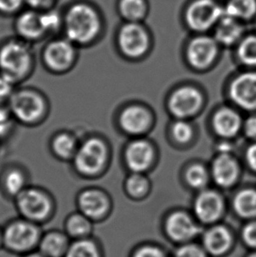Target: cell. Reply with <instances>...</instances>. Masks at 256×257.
I'll list each match as a JSON object with an SVG mask.
<instances>
[{
	"label": "cell",
	"mask_w": 256,
	"mask_h": 257,
	"mask_svg": "<svg viewBox=\"0 0 256 257\" xmlns=\"http://www.w3.org/2000/svg\"><path fill=\"white\" fill-rule=\"evenodd\" d=\"M25 5V0H0V14L5 16H16L23 10Z\"/></svg>",
	"instance_id": "38"
},
{
	"label": "cell",
	"mask_w": 256,
	"mask_h": 257,
	"mask_svg": "<svg viewBox=\"0 0 256 257\" xmlns=\"http://www.w3.org/2000/svg\"><path fill=\"white\" fill-rule=\"evenodd\" d=\"M232 101L245 110H256V72L239 75L230 86Z\"/></svg>",
	"instance_id": "13"
},
{
	"label": "cell",
	"mask_w": 256,
	"mask_h": 257,
	"mask_svg": "<svg viewBox=\"0 0 256 257\" xmlns=\"http://www.w3.org/2000/svg\"><path fill=\"white\" fill-rule=\"evenodd\" d=\"M164 231L167 238L177 246L193 242L203 233L192 217L184 212L170 214L164 224Z\"/></svg>",
	"instance_id": "7"
},
{
	"label": "cell",
	"mask_w": 256,
	"mask_h": 257,
	"mask_svg": "<svg viewBox=\"0 0 256 257\" xmlns=\"http://www.w3.org/2000/svg\"><path fill=\"white\" fill-rule=\"evenodd\" d=\"M239 59L248 66H256V37L245 39L238 49Z\"/></svg>",
	"instance_id": "31"
},
{
	"label": "cell",
	"mask_w": 256,
	"mask_h": 257,
	"mask_svg": "<svg viewBox=\"0 0 256 257\" xmlns=\"http://www.w3.org/2000/svg\"><path fill=\"white\" fill-rule=\"evenodd\" d=\"M201 246L210 257H225L233 250L235 240L227 226L213 224L200 235Z\"/></svg>",
	"instance_id": "9"
},
{
	"label": "cell",
	"mask_w": 256,
	"mask_h": 257,
	"mask_svg": "<svg viewBox=\"0 0 256 257\" xmlns=\"http://www.w3.org/2000/svg\"><path fill=\"white\" fill-rule=\"evenodd\" d=\"M64 257H105L100 240L91 236L72 240Z\"/></svg>",
	"instance_id": "24"
},
{
	"label": "cell",
	"mask_w": 256,
	"mask_h": 257,
	"mask_svg": "<svg viewBox=\"0 0 256 257\" xmlns=\"http://www.w3.org/2000/svg\"><path fill=\"white\" fill-rule=\"evenodd\" d=\"M129 257H171V255L159 245L144 243L132 249Z\"/></svg>",
	"instance_id": "33"
},
{
	"label": "cell",
	"mask_w": 256,
	"mask_h": 257,
	"mask_svg": "<svg viewBox=\"0 0 256 257\" xmlns=\"http://www.w3.org/2000/svg\"><path fill=\"white\" fill-rule=\"evenodd\" d=\"M240 238L248 250H256V219L249 220L243 226Z\"/></svg>",
	"instance_id": "35"
},
{
	"label": "cell",
	"mask_w": 256,
	"mask_h": 257,
	"mask_svg": "<svg viewBox=\"0 0 256 257\" xmlns=\"http://www.w3.org/2000/svg\"><path fill=\"white\" fill-rule=\"evenodd\" d=\"M13 125V114L10 109L0 106V138L7 136Z\"/></svg>",
	"instance_id": "40"
},
{
	"label": "cell",
	"mask_w": 256,
	"mask_h": 257,
	"mask_svg": "<svg viewBox=\"0 0 256 257\" xmlns=\"http://www.w3.org/2000/svg\"><path fill=\"white\" fill-rule=\"evenodd\" d=\"M57 0H25L28 8L34 10L47 11L55 8Z\"/></svg>",
	"instance_id": "41"
},
{
	"label": "cell",
	"mask_w": 256,
	"mask_h": 257,
	"mask_svg": "<svg viewBox=\"0 0 256 257\" xmlns=\"http://www.w3.org/2000/svg\"><path fill=\"white\" fill-rule=\"evenodd\" d=\"M224 9L212 0H197L191 4L186 13V21L197 31H204L221 20Z\"/></svg>",
	"instance_id": "10"
},
{
	"label": "cell",
	"mask_w": 256,
	"mask_h": 257,
	"mask_svg": "<svg viewBox=\"0 0 256 257\" xmlns=\"http://www.w3.org/2000/svg\"><path fill=\"white\" fill-rule=\"evenodd\" d=\"M3 185L8 194L16 198L27 188V178L21 170L12 169L5 174Z\"/></svg>",
	"instance_id": "29"
},
{
	"label": "cell",
	"mask_w": 256,
	"mask_h": 257,
	"mask_svg": "<svg viewBox=\"0 0 256 257\" xmlns=\"http://www.w3.org/2000/svg\"><path fill=\"white\" fill-rule=\"evenodd\" d=\"M256 13V0H230L224 15L234 19H249Z\"/></svg>",
	"instance_id": "28"
},
{
	"label": "cell",
	"mask_w": 256,
	"mask_h": 257,
	"mask_svg": "<svg viewBox=\"0 0 256 257\" xmlns=\"http://www.w3.org/2000/svg\"><path fill=\"white\" fill-rule=\"evenodd\" d=\"M153 158V150L145 141H135L125 151V161L128 167L135 172L145 171Z\"/></svg>",
	"instance_id": "20"
},
{
	"label": "cell",
	"mask_w": 256,
	"mask_h": 257,
	"mask_svg": "<svg viewBox=\"0 0 256 257\" xmlns=\"http://www.w3.org/2000/svg\"><path fill=\"white\" fill-rule=\"evenodd\" d=\"M63 231L71 240H81L93 236L94 222L79 211L66 218Z\"/></svg>",
	"instance_id": "21"
},
{
	"label": "cell",
	"mask_w": 256,
	"mask_h": 257,
	"mask_svg": "<svg viewBox=\"0 0 256 257\" xmlns=\"http://www.w3.org/2000/svg\"><path fill=\"white\" fill-rule=\"evenodd\" d=\"M63 18L65 37L76 46L89 45L100 34V15L88 2L77 1L71 4Z\"/></svg>",
	"instance_id": "1"
},
{
	"label": "cell",
	"mask_w": 256,
	"mask_h": 257,
	"mask_svg": "<svg viewBox=\"0 0 256 257\" xmlns=\"http://www.w3.org/2000/svg\"><path fill=\"white\" fill-rule=\"evenodd\" d=\"M245 257H256V250L249 251V252H248V254H246Z\"/></svg>",
	"instance_id": "46"
},
{
	"label": "cell",
	"mask_w": 256,
	"mask_h": 257,
	"mask_svg": "<svg viewBox=\"0 0 256 257\" xmlns=\"http://www.w3.org/2000/svg\"><path fill=\"white\" fill-rule=\"evenodd\" d=\"M78 211L94 223L101 221L107 215L110 202L107 196L97 189H86L77 198Z\"/></svg>",
	"instance_id": "12"
},
{
	"label": "cell",
	"mask_w": 256,
	"mask_h": 257,
	"mask_svg": "<svg viewBox=\"0 0 256 257\" xmlns=\"http://www.w3.org/2000/svg\"><path fill=\"white\" fill-rule=\"evenodd\" d=\"M4 250L3 227L0 226V251Z\"/></svg>",
	"instance_id": "45"
},
{
	"label": "cell",
	"mask_w": 256,
	"mask_h": 257,
	"mask_svg": "<svg viewBox=\"0 0 256 257\" xmlns=\"http://www.w3.org/2000/svg\"><path fill=\"white\" fill-rule=\"evenodd\" d=\"M51 146L56 157L63 160L73 159L79 147L76 137L69 133H60L56 135L53 138Z\"/></svg>",
	"instance_id": "27"
},
{
	"label": "cell",
	"mask_w": 256,
	"mask_h": 257,
	"mask_svg": "<svg viewBox=\"0 0 256 257\" xmlns=\"http://www.w3.org/2000/svg\"><path fill=\"white\" fill-rule=\"evenodd\" d=\"M241 126L239 115L230 108H223L216 112L213 118V127L218 136L225 138L238 134Z\"/></svg>",
	"instance_id": "22"
},
{
	"label": "cell",
	"mask_w": 256,
	"mask_h": 257,
	"mask_svg": "<svg viewBox=\"0 0 256 257\" xmlns=\"http://www.w3.org/2000/svg\"><path fill=\"white\" fill-rule=\"evenodd\" d=\"M43 230L42 226L19 218L3 226L4 250L20 257L37 250Z\"/></svg>",
	"instance_id": "2"
},
{
	"label": "cell",
	"mask_w": 256,
	"mask_h": 257,
	"mask_svg": "<svg viewBox=\"0 0 256 257\" xmlns=\"http://www.w3.org/2000/svg\"><path fill=\"white\" fill-rule=\"evenodd\" d=\"M217 54V43L210 37H198L193 40L188 47L189 62L197 68L210 65Z\"/></svg>",
	"instance_id": "18"
},
{
	"label": "cell",
	"mask_w": 256,
	"mask_h": 257,
	"mask_svg": "<svg viewBox=\"0 0 256 257\" xmlns=\"http://www.w3.org/2000/svg\"><path fill=\"white\" fill-rule=\"evenodd\" d=\"M242 31L236 19L224 15L216 30V40L224 45H232L239 40Z\"/></svg>",
	"instance_id": "25"
},
{
	"label": "cell",
	"mask_w": 256,
	"mask_h": 257,
	"mask_svg": "<svg viewBox=\"0 0 256 257\" xmlns=\"http://www.w3.org/2000/svg\"><path fill=\"white\" fill-rule=\"evenodd\" d=\"M34 63V56L28 42L13 39L0 47V72L7 74L14 80L26 77Z\"/></svg>",
	"instance_id": "3"
},
{
	"label": "cell",
	"mask_w": 256,
	"mask_h": 257,
	"mask_svg": "<svg viewBox=\"0 0 256 257\" xmlns=\"http://www.w3.org/2000/svg\"><path fill=\"white\" fill-rule=\"evenodd\" d=\"M107 160V148L102 140L90 137L79 145L73 158L76 171L84 176H93L102 171Z\"/></svg>",
	"instance_id": "6"
},
{
	"label": "cell",
	"mask_w": 256,
	"mask_h": 257,
	"mask_svg": "<svg viewBox=\"0 0 256 257\" xmlns=\"http://www.w3.org/2000/svg\"><path fill=\"white\" fill-rule=\"evenodd\" d=\"M233 209L242 219H256V191H239L233 199Z\"/></svg>",
	"instance_id": "26"
},
{
	"label": "cell",
	"mask_w": 256,
	"mask_h": 257,
	"mask_svg": "<svg viewBox=\"0 0 256 257\" xmlns=\"http://www.w3.org/2000/svg\"><path fill=\"white\" fill-rule=\"evenodd\" d=\"M16 206L21 217L42 226L54 213L52 199L37 188H26L16 197Z\"/></svg>",
	"instance_id": "4"
},
{
	"label": "cell",
	"mask_w": 256,
	"mask_h": 257,
	"mask_svg": "<svg viewBox=\"0 0 256 257\" xmlns=\"http://www.w3.org/2000/svg\"><path fill=\"white\" fill-rule=\"evenodd\" d=\"M186 181L191 187L203 189L208 182V174L202 165L195 164L188 169L186 172Z\"/></svg>",
	"instance_id": "32"
},
{
	"label": "cell",
	"mask_w": 256,
	"mask_h": 257,
	"mask_svg": "<svg viewBox=\"0 0 256 257\" xmlns=\"http://www.w3.org/2000/svg\"><path fill=\"white\" fill-rule=\"evenodd\" d=\"M20 257H47L44 255V254H42V253H40L38 250L34 251V252H31V253H29V254H24V255H21Z\"/></svg>",
	"instance_id": "44"
},
{
	"label": "cell",
	"mask_w": 256,
	"mask_h": 257,
	"mask_svg": "<svg viewBox=\"0 0 256 257\" xmlns=\"http://www.w3.org/2000/svg\"><path fill=\"white\" fill-rule=\"evenodd\" d=\"M245 132L247 137L256 140V116H253L246 120Z\"/></svg>",
	"instance_id": "42"
},
{
	"label": "cell",
	"mask_w": 256,
	"mask_h": 257,
	"mask_svg": "<svg viewBox=\"0 0 256 257\" xmlns=\"http://www.w3.org/2000/svg\"><path fill=\"white\" fill-rule=\"evenodd\" d=\"M71 241L63 230L43 231L37 250L47 257H64Z\"/></svg>",
	"instance_id": "17"
},
{
	"label": "cell",
	"mask_w": 256,
	"mask_h": 257,
	"mask_svg": "<svg viewBox=\"0 0 256 257\" xmlns=\"http://www.w3.org/2000/svg\"><path fill=\"white\" fill-rule=\"evenodd\" d=\"M9 99L12 114L21 123L35 124L45 115V99L36 91L20 90L14 92Z\"/></svg>",
	"instance_id": "5"
},
{
	"label": "cell",
	"mask_w": 256,
	"mask_h": 257,
	"mask_svg": "<svg viewBox=\"0 0 256 257\" xmlns=\"http://www.w3.org/2000/svg\"><path fill=\"white\" fill-rule=\"evenodd\" d=\"M118 45L129 57L142 56L149 46V38L144 29L134 22L126 24L118 33Z\"/></svg>",
	"instance_id": "14"
},
{
	"label": "cell",
	"mask_w": 256,
	"mask_h": 257,
	"mask_svg": "<svg viewBox=\"0 0 256 257\" xmlns=\"http://www.w3.org/2000/svg\"><path fill=\"white\" fill-rule=\"evenodd\" d=\"M76 59V46L66 37L54 39L43 50V62L54 72L69 70Z\"/></svg>",
	"instance_id": "8"
},
{
	"label": "cell",
	"mask_w": 256,
	"mask_h": 257,
	"mask_svg": "<svg viewBox=\"0 0 256 257\" xmlns=\"http://www.w3.org/2000/svg\"><path fill=\"white\" fill-rule=\"evenodd\" d=\"M202 97L199 91L193 87L178 89L170 97V109L174 115L185 118L194 114L200 107Z\"/></svg>",
	"instance_id": "16"
},
{
	"label": "cell",
	"mask_w": 256,
	"mask_h": 257,
	"mask_svg": "<svg viewBox=\"0 0 256 257\" xmlns=\"http://www.w3.org/2000/svg\"><path fill=\"white\" fill-rule=\"evenodd\" d=\"M14 29L20 39L27 42H38L48 35L42 11L31 8L24 9L16 15Z\"/></svg>",
	"instance_id": "11"
},
{
	"label": "cell",
	"mask_w": 256,
	"mask_h": 257,
	"mask_svg": "<svg viewBox=\"0 0 256 257\" xmlns=\"http://www.w3.org/2000/svg\"><path fill=\"white\" fill-rule=\"evenodd\" d=\"M211 171L215 182L221 187L231 186L239 173L236 161L228 154H220L215 159Z\"/></svg>",
	"instance_id": "19"
},
{
	"label": "cell",
	"mask_w": 256,
	"mask_h": 257,
	"mask_svg": "<svg viewBox=\"0 0 256 257\" xmlns=\"http://www.w3.org/2000/svg\"><path fill=\"white\" fill-rule=\"evenodd\" d=\"M148 187V182L144 177L139 174H134L128 177L126 189L133 196H139L145 192Z\"/></svg>",
	"instance_id": "36"
},
{
	"label": "cell",
	"mask_w": 256,
	"mask_h": 257,
	"mask_svg": "<svg viewBox=\"0 0 256 257\" xmlns=\"http://www.w3.org/2000/svg\"><path fill=\"white\" fill-rule=\"evenodd\" d=\"M171 257H210L201 244L196 242L183 244L177 246Z\"/></svg>",
	"instance_id": "34"
},
{
	"label": "cell",
	"mask_w": 256,
	"mask_h": 257,
	"mask_svg": "<svg viewBox=\"0 0 256 257\" xmlns=\"http://www.w3.org/2000/svg\"><path fill=\"white\" fill-rule=\"evenodd\" d=\"M246 161L251 169L256 171V143L247 149L246 154Z\"/></svg>",
	"instance_id": "43"
},
{
	"label": "cell",
	"mask_w": 256,
	"mask_h": 257,
	"mask_svg": "<svg viewBox=\"0 0 256 257\" xmlns=\"http://www.w3.org/2000/svg\"><path fill=\"white\" fill-rule=\"evenodd\" d=\"M224 204L221 197L213 191H203L194 203V212L199 222L213 225L221 218Z\"/></svg>",
	"instance_id": "15"
},
{
	"label": "cell",
	"mask_w": 256,
	"mask_h": 257,
	"mask_svg": "<svg viewBox=\"0 0 256 257\" xmlns=\"http://www.w3.org/2000/svg\"><path fill=\"white\" fill-rule=\"evenodd\" d=\"M149 115L140 106H130L120 115V125L125 132L137 135L144 132L149 125Z\"/></svg>",
	"instance_id": "23"
},
{
	"label": "cell",
	"mask_w": 256,
	"mask_h": 257,
	"mask_svg": "<svg viewBox=\"0 0 256 257\" xmlns=\"http://www.w3.org/2000/svg\"><path fill=\"white\" fill-rule=\"evenodd\" d=\"M17 81L7 74L0 72V100L10 98L14 93V86Z\"/></svg>",
	"instance_id": "39"
},
{
	"label": "cell",
	"mask_w": 256,
	"mask_h": 257,
	"mask_svg": "<svg viewBox=\"0 0 256 257\" xmlns=\"http://www.w3.org/2000/svg\"><path fill=\"white\" fill-rule=\"evenodd\" d=\"M119 12L125 20L135 22L144 17L146 5L143 0H120Z\"/></svg>",
	"instance_id": "30"
},
{
	"label": "cell",
	"mask_w": 256,
	"mask_h": 257,
	"mask_svg": "<svg viewBox=\"0 0 256 257\" xmlns=\"http://www.w3.org/2000/svg\"><path fill=\"white\" fill-rule=\"evenodd\" d=\"M172 134L178 143H188L192 137V128L187 122L177 121L173 125Z\"/></svg>",
	"instance_id": "37"
}]
</instances>
